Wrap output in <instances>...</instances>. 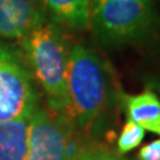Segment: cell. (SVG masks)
I'll use <instances>...</instances> for the list:
<instances>
[{"mask_svg": "<svg viewBox=\"0 0 160 160\" xmlns=\"http://www.w3.org/2000/svg\"><path fill=\"white\" fill-rule=\"evenodd\" d=\"M67 94L70 116L84 133L106 112L109 82L104 64L95 52L77 44L69 51Z\"/></svg>", "mask_w": 160, "mask_h": 160, "instance_id": "cell-1", "label": "cell"}, {"mask_svg": "<svg viewBox=\"0 0 160 160\" xmlns=\"http://www.w3.org/2000/svg\"><path fill=\"white\" fill-rule=\"evenodd\" d=\"M24 48L50 110L72 120L67 94L69 51L63 36L55 25L42 24L24 38Z\"/></svg>", "mask_w": 160, "mask_h": 160, "instance_id": "cell-2", "label": "cell"}, {"mask_svg": "<svg viewBox=\"0 0 160 160\" xmlns=\"http://www.w3.org/2000/svg\"><path fill=\"white\" fill-rule=\"evenodd\" d=\"M90 22L103 42L126 45L143 42L154 33L158 16L151 0H107L94 2Z\"/></svg>", "mask_w": 160, "mask_h": 160, "instance_id": "cell-3", "label": "cell"}, {"mask_svg": "<svg viewBox=\"0 0 160 160\" xmlns=\"http://www.w3.org/2000/svg\"><path fill=\"white\" fill-rule=\"evenodd\" d=\"M37 94L29 70L16 52L0 44V122L32 115Z\"/></svg>", "mask_w": 160, "mask_h": 160, "instance_id": "cell-4", "label": "cell"}, {"mask_svg": "<svg viewBox=\"0 0 160 160\" xmlns=\"http://www.w3.org/2000/svg\"><path fill=\"white\" fill-rule=\"evenodd\" d=\"M72 120L36 108L31 116L26 160H68L67 140Z\"/></svg>", "mask_w": 160, "mask_h": 160, "instance_id": "cell-5", "label": "cell"}, {"mask_svg": "<svg viewBox=\"0 0 160 160\" xmlns=\"http://www.w3.org/2000/svg\"><path fill=\"white\" fill-rule=\"evenodd\" d=\"M44 24L38 0H0V36L25 38Z\"/></svg>", "mask_w": 160, "mask_h": 160, "instance_id": "cell-6", "label": "cell"}, {"mask_svg": "<svg viewBox=\"0 0 160 160\" xmlns=\"http://www.w3.org/2000/svg\"><path fill=\"white\" fill-rule=\"evenodd\" d=\"M121 101L128 120L135 122L145 131L160 135V100L154 92L146 90L137 95L122 92Z\"/></svg>", "mask_w": 160, "mask_h": 160, "instance_id": "cell-7", "label": "cell"}, {"mask_svg": "<svg viewBox=\"0 0 160 160\" xmlns=\"http://www.w3.org/2000/svg\"><path fill=\"white\" fill-rule=\"evenodd\" d=\"M31 116L0 122V160H26Z\"/></svg>", "mask_w": 160, "mask_h": 160, "instance_id": "cell-8", "label": "cell"}, {"mask_svg": "<svg viewBox=\"0 0 160 160\" xmlns=\"http://www.w3.org/2000/svg\"><path fill=\"white\" fill-rule=\"evenodd\" d=\"M58 20L75 29H86L90 24L89 0H39Z\"/></svg>", "mask_w": 160, "mask_h": 160, "instance_id": "cell-9", "label": "cell"}, {"mask_svg": "<svg viewBox=\"0 0 160 160\" xmlns=\"http://www.w3.org/2000/svg\"><path fill=\"white\" fill-rule=\"evenodd\" d=\"M145 138V129L133 121H127L122 127L119 139H118V151L120 154H126L137 148L142 142Z\"/></svg>", "mask_w": 160, "mask_h": 160, "instance_id": "cell-10", "label": "cell"}, {"mask_svg": "<svg viewBox=\"0 0 160 160\" xmlns=\"http://www.w3.org/2000/svg\"><path fill=\"white\" fill-rule=\"evenodd\" d=\"M80 160H123L114 151L108 148L102 143L88 142Z\"/></svg>", "mask_w": 160, "mask_h": 160, "instance_id": "cell-11", "label": "cell"}, {"mask_svg": "<svg viewBox=\"0 0 160 160\" xmlns=\"http://www.w3.org/2000/svg\"><path fill=\"white\" fill-rule=\"evenodd\" d=\"M139 160H160V139L145 145L139 152Z\"/></svg>", "mask_w": 160, "mask_h": 160, "instance_id": "cell-12", "label": "cell"}, {"mask_svg": "<svg viewBox=\"0 0 160 160\" xmlns=\"http://www.w3.org/2000/svg\"><path fill=\"white\" fill-rule=\"evenodd\" d=\"M102 1H107V0H92V2H102Z\"/></svg>", "mask_w": 160, "mask_h": 160, "instance_id": "cell-13", "label": "cell"}]
</instances>
